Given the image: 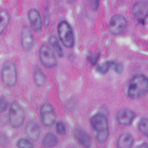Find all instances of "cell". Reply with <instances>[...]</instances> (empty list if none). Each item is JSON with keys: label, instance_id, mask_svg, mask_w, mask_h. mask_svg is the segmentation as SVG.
<instances>
[{"label": "cell", "instance_id": "6da1fadb", "mask_svg": "<svg viewBox=\"0 0 148 148\" xmlns=\"http://www.w3.org/2000/svg\"><path fill=\"white\" fill-rule=\"evenodd\" d=\"M90 123L96 140L99 143L105 142L109 135L106 117L101 113H95L91 117Z\"/></svg>", "mask_w": 148, "mask_h": 148}, {"label": "cell", "instance_id": "7a4b0ae2", "mask_svg": "<svg viewBox=\"0 0 148 148\" xmlns=\"http://www.w3.org/2000/svg\"><path fill=\"white\" fill-rule=\"evenodd\" d=\"M148 92V77L142 74L133 76L130 80L128 88L127 95L132 99L140 98Z\"/></svg>", "mask_w": 148, "mask_h": 148}, {"label": "cell", "instance_id": "3957f363", "mask_svg": "<svg viewBox=\"0 0 148 148\" xmlns=\"http://www.w3.org/2000/svg\"><path fill=\"white\" fill-rule=\"evenodd\" d=\"M25 119V111L23 106L16 101H13L9 109V121L10 125L14 128L20 127Z\"/></svg>", "mask_w": 148, "mask_h": 148}, {"label": "cell", "instance_id": "277c9868", "mask_svg": "<svg viewBox=\"0 0 148 148\" xmlns=\"http://www.w3.org/2000/svg\"><path fill=\"white\" fill-rule=\"evenodd\" d=\"M57 31L60 39L64 46L67 48L73 47L75 38L70 25L65 21H61L58 25Z\"/></svg>", "mask_w": 148, "mask_h": 148}, {"label": "cell", "instance_id": "5b68a950", "mask_svg": "<svg viewBox=\"0 0 148 148\" xmlns=\"http://www.w3.org/2000/svg\"><path fill=\"white\" fill-rule=\"evenodd\" d=\"M2 80L7 87H12L17 82V71L14 64L10 62H5L2 69Z\"/></svg>", "mask_w": 148, "mask_h": 148}, {"label": "cell", "instance_id": "8992f818", "mask_svg": "<svg viewBox=\"0 0 148 148\" xmlns=\"http://www.w3.org/2000/svg\"><path fill=\"white\" fill-rule=\"evenodd\" d=\"M39 55L40 62L46 68H52L57 65V61L55 54L47 45L41 46Z\"/></svg>", "mask_w": 148, "mask_h": 148}, {"label": "cell", "instance_id": "52a82bcc", "mask_svg": "<svg viewBox=\"0 0 148 148\" xmlns=\"http://www.w3.org/2000/svg\"><path fill=\"white\" fill-rule=\"evenodd\" d=\"M40 119L42 124L46 127L52 126L56 122V113L53 106L49 103H44L40 109Z\"/></svg>", "mask_w": 148, "mask_h": 148}, {"label": "cell", "instance_id": "ba28073f", "mask_svg": "<svg viewBox=\"0 0 148 148\" xmlns=\"http://www.w3.org/2000/svg\"><path fill=\"white\" fill-rule=\"evenodd\" d=\"M127 22L125 18L120 14L112 16L110 20L108 29L110 34L114 35L121 34L126 28Z\"/></svg>", "mask_w": 148, "mask_h": 148}, {"label": "cell", "instance_id": "9c48e42d", "mask_svg": "<svg viewBox=\"0 0 148 148\" xmlns=\"http://www.w3.org/2000/svg\"><path fill=\"white\" fill-rule=\"evenodd\" d=\"M132 13L139 22H143L148 17V1L137 2L132 7Z\"/></svg>", "mask_w": 148, "mask_h": 148}, {"label": "cell", "instance_id": "30bf717a", "mask_svg": "<svg viewBox=\"0 0 148 148\" xmlns=\"http://www.w3.org/2000/svg\"><path fill=\"white\" fill-rule=\"evenodd\" d=\"M135 116L136 114L132 110L129 109H123L117 112L116 118L119 124L127 126L132 123Z\"/></svg>", "mask_w": 148, "mask_h": 148}, {"label": "cell", "instance_id": "8fae6325", "mask_svg": "<svg viewBox=\"0 0 148 148\" xmlns=\"http://www.w3.org/2000/svg\"><path fill=\"white\" fill-rule=\"evenodd\" d=\"M28 20L32 29L36 32H39L42 29V23L40 15L36 9H31L28 13Z\"/></svg>", "mask_w": 148, "mask_h": 148}, {"label": "cell", "instance_id": "7c38bea8", "mask_svg": "<svg viewBox=\"0 0 148 148\" xmlns=\"http://www.w3.org/2000/svg\"><path fill=\"white\" fill-rule=\"evenodd\" d=\"M21 45L25 51H30L34 46V38L29 29L25 26L21 31Z\"/></svg>", "mask_w": 148, "mask_h": 148}, {"label": "cell", "instance_id": "4fadbf2b", "mask_svg": "<svg viewBox=\"0 0 148 148\" xmlns=\"http://www.w3.org/2000/svg\"><path fill=\"white\" fill-rule=\"evenodd\" d=\"M74 136L77 142L85 147H89L91 146V139L90 135L83 130L77 128L74 132Z\"/></svg>", "mask_w": 148, "mask_h": 148}, {"label": "cell", "instance_id": "5bb4252c", "mask_svg": "<svg viewBox=\"0 0 148 148\" xmlns=\"http://www.w3.org/2000/svg\"><path fill=\"white\" fill-rule=\"evenodd\" d=\"M25 131L28 138L31 140L36 141L38 140L40 135V129L35 122L29 121L28 123Z\"/></svg>", "mask_w": 148, "mask_h": 148}, {"label": "cell", "instance_id": "9a60e30c", "mask_svg": "<svg viewBox=\"0 0 148 148\" xmlns=\"http://www.w3.org/2000/svg\"><path fill=\"white\" fill-rule=\"evenodd\" d=\"M134 138L129 134H123L119 138L117 142V147L119 148H130L134 143Z\"/></svg>", "mask_w": 148, "mask_h": 148}, {"label": "cell", "instance_id": "2e32d148", "mask_svg": "<svg viewBox=\"0 0 148 148\" xmlns=\"http://www.w3.org/2000/svg\"><path fill=\"white\" fill-rule=\"evenodd\" d=\"M34 79L36 85L38 87H42L45 83V75L42 70L38 66L36 67L34 70Z\"/></svg>", "mask_w": 148, "mask_h": 148}, {"label": "cell", "instance_id": "e0dca14e", "mask_svg": "<svg viewBox=\"0 0 148 148\" xmlns=\"http://www.w3.org/2000/svg\"><path fill=\"white\" fill-rule=\"evenodd\" d=\"M58 140L56 135L52 133H47L45 136L43 141L42 145L44 147H52L56 146L58 143Z\"/></svg>", "mask_w": 148, "mask_h": 148}, {"label": "cell", "instance_id": "ac0fdd59", "mask_svg": "<svg viewBox=\"0 0 148 148\" xmlns=\"http://www.w3.org/2000/svg\"><path fill=\"white\" fill-rule=\"evenodd\" d=\"M49 43L53 47L54 50L56 51L59 57H62L63 56L62 49L56 37L53 35H51L49 38Z\"/></svg>", "mask_w": 148, "mask_h": 148}, {"label": "cell", "instance_id": "d6986e66", "mask_svg": "<svg viewBox=\"0 0 148 148\" xmlns=\"http://www.w3.org/2000/svg\"><path fill=\"white\" fill-rule=\"evenodd\" d=\"M10 20L9 14L5 10H1V24H0V32L2 34L5 29L7 27Z\"/></svg>", "mask_w": 148, "mask_h": 148}, {"label": "cell", "instance_id": "ffe728a7", "mask_svg": "<svg viewBox=\"0 0 148 148\" xmlns=\"http://www.w3.org/2000/svg\"><path fill=\"white\" fill-rule=\"evenodd\" d=\"M112 61H106L98 64L96 68V71L101 74L106 73L110 68H111Z\"/></svg>", "mask_w": 148, "mask_h": 148}, {"label": "cell", "instance_id": "44dd1931", "mask_svg": "<svg viewBox=\"0 0 148 148\" xmlns=\"http://www.w3.org/2000/svg\"><path fill=\"white\" fill-rule=\"evenodd\" d=\"M138 127L140 132L148 137V119L145 118L142 119L139 121Z\"/></svg>", "mask_w": 148, "mask_h": 148}, {"label": "cell", "instance_id": "7402d4cb", "mask_svg": "<svg viewBox=\"0 0 148 148\" xmlns=\"http://www.w3.org/2000/svg\"><path fill=\"white\" fill-rule=\"evenodd\" d=\"M16 146L19 148H32L34 147V145L27 139L21 138L16 143Z\"/></svg>", "mask_w": 148, "mask_h": 148}, {"label": "cell", "instance_id": "603a6c76", "mask_svg": "<svg viewBox=\"0 0 148 148\" xmlns=\"http://www.w3.org/2000/svg\"><path fill=\"white\" fill-rule=\"evenodd\" d=\"M56 132L61 135H64L66 134V129L63 121H59L56 123Z\"/></svg>", "mask_w": 148, "mask_h": 148}, {"label": "cell", "instance_id": "cb8c5ba5", "mask_svg": "<svg viewBox=\"0 0 148 148\" xmlns=\"http://www.w3.org/2000/svg\"><path fill=\"white\" fill-rule=\"evenodd\" d=\"M111 68L114 70L115 72L117 73L120 74L123 71V65L122 64L118 62L115 61H112V65H111Z\"/></svg>", "mask_w": 148, "mask_h": 148}, {"label": "cell", "instance_id": "d4e9b609", "mask_svg": "<svg viewBox=\"0 0 148 148\" xmlns=\"http://www.w3.org/2000/svg\"><path fill=\"white\" fill-rule=\"evenodd\" d=\"M8 101L5 97L2 96L0 99V112L2 113L5 112L8 108Z\"/></svg>", "mask_w": 148, "mask_h": 148}, {"label": "cell", "instance_id": "484cf974", "mask_svg": "<svg viewBox=\"0 0 148 148\" xmlns=\"http://www.w3.org/2000/svg\"><path fill=\"white\" fill-rule=\"evenodd\" d=\"M99 58V54L97 53L95 54L88 55L87 56V60L91 64L94 65L97 64Z\"/></svg>", "mask_w": 148, "mask_h": 148}, {"label": "cell", "instance_id": "4316f807", "mask_svg": "<svg viewBox=\"0 0 148 148\" xmlns=\"http://www.w3.org/2000/svg\"><path fill=\"white\" fill-rule=\"evenodd\" d=\"M99 0H87L88 6L93 10H97L99 6Z\"/></svg>", "mask_w": 148, "mask_h": 148}]
</instances>
